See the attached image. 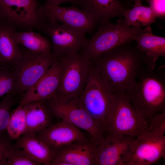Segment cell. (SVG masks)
Instances as JSON below:
<instances>
[{
    "mask_svg": "<svg viewBox=\"0 0 165 165\" xmlns=\"http://www.w3.org/2000/svg\"><path fill=\"white\" fill-rule=\"evenodd\" d=\"M59 61L62 72L56 99L61 102L76 100L85 87L90 61L80 52L67 55Z\"/></svg>",
    "mask_w": 165,
    "mask_h": 165,
    "instance_id": "5b68a950",
    "label": "cell"
},
{
    "mask_svg": "<svg viewBox=\"0 0 165 165\" xmlns=\"http://www.w3.org/2000/svg\"><path fill=\"white\" fill-rule=\"evenodd\" d=\"M148 121L137 111L124 91L113 93L109 134L136 137L144 133Z\"/></svg>",
    "mask_w": 165,
    "mask_h": 165,
    "instance_id": "8992f818",
    "label": "cell"
},
{
    "mask_svg": "<svg viewBox=\"0 0 165 165\" xmlns=\"http://www.w3.org/2000/svg\"><path fill=\"white\" fill-rule=\"evenodd\" d=\"M26 113L24 105H18L10 112L6 131L11 140L16 141L26 130Z\"/></svg>",
    "mask_w": 165,
    "mask_h": 165,
    "instance_id": "cb8c5ba5",
    "label": "cell"
},
{
    "mask_svg": "<svg viewBox=\"0 0 165 165\" xmlns=\"http://www.w3.org/2000/svg\"><path fill=\"white\" fill-rule=\"evenodd\" d=\"M15 31L11 26L0 22V65L13 69L22 54L14 35Z\"/></svg>",
    "mask_w": 165,
    "mask_h": 165,
    "instance_id": "d6986e66",
    "label": "cell"
},
{
    "mask_svg": "<svg viewBox=\"0 0 165 165\" xmlns=\"http://www.w3.org/2000/svg\"><path fill=\"white\" fill-rule=\"evenodd\" d=\"M39 9L46 19L61 22L72 30L85 35L91 33L97 25L90 15L74 6L62 7L45 3Z\"/></svg>",
    "mask_w": 165,
    "mask_h": 165,
    "instance_id": "8fae6325",
    "label": "cell"
},
{
    "mask_svg": "<svg viewBox=\"0 0 165 165\" xmlns=\"http://www.w3.org/2000/svg\"><path fill=\"white\" fill-rule=\"evenodd\" d=\"M56 153L63 147L87 138L80 129L64 120L36 133Z\"/></svg>",
    "mask_w": 165,
    "mask_h": 165,
    "instance_id": "9a60e30c",
    "label": "cell"
},
{
    "mask_svg": "<svg viewBox=\"0 0 165 165\" xmlns=\"http://www.w3.org/2000/svg\"><path fill=\"white\" fill-rule=\"evenodd\" d=\"M104 82L113 93L124 91L144 68L155 69L156 63L136 46L126 43L91 61Z\"/></svg>",
    "mask_w": 165,
    "mask_h": 165,
    "instance_id": "6da1fadb",
    "label": "cell"
},
{
    "mask_svg": "<svg viewBox=\"0 0 165 165\" xmlns=\"http://www.w3.org/2000/svg\"><path fill=\"white\" fill-rule=\"evenodd\" d=\"M122 16H124L127 25L138 28L149 26L156 22L157 17L150 6H143L140 1L134 2V6L131 9L125 8Z\"/></svg>",
    "mask_w": 165,
    "mask_h": 165,
    "instance_id": "7402d4cb",
    "label": "cell"
},
{
    "mask_svg": "<svg viewBox=\"0 0 165 165\" xmlns=\"http://www.w3.org/2000/svg\"><path fill=\"white\" fill-rule=\"evenodd\" d=\"M13 93L6 94L0 102V136L7 134V127L11 108L17 103Z\"/></svg>",
    "mask_w": 165,
    "mask_h": 165,
    "instance_id": "4316f807",
    "label": "cell"
},
{
    "mask_svg": "<svg viewBox=\"0 0 165 165\" xmlns=\"http://www.w3.org/2000/svg\"><path fill=\"white\" fill-rule=\"evenodd\" d=\"M7 165H39L22 148L13 144L7 155Z\"/></svg>",
    "mask_w": 165,
    "mask_h": 165,
    "instance_id": "484cf974",
    "label": "cell"
},
{
    "mask_svg": "<svg viewBox=\"0 0 165 165\" xmlns=\"http://www.w3.org/2000/svg\"><path fill=\"white\" fill-rule=\"evenodd\" d=\"M155 69L144 68L124 91L134 107L147 121L165 111V66Z\"/></svg>",
    "mask_w": 165,
    "mask_h": 165,
    "instance_id": "7a4b0ae2",
    "label": "cell"
},
{
    "mask_svg": "<svg viewBox=\"0 0 165 165\" xmlns=\"http://www.w3.org/2000/svg\"><path fill=\"white\" fill-rule=\"evenodd\" d=\"M14 34L18 43L31 52L38 53H52L51 44L49 40L32 30L15 31Z\"/></svg>",
    "mask_w": 165,
    "mask_h": 165,
    "instance_id": "603a6c76",
    "label": "cell"
},
{
    "mask_svg": "<svg viewBox=\"0 0 165 165\" xmlns=\"http://www.w3.org/2000/svg\"><path fill=\"white\" fill-rule=\"evenodd\" d=\"M144 133L156 137L164 135L165 111L156 114L148 121L147 128Z\"/></svg>",
    "mask_w": 165,
    "mask_h": 165,
    "instance_id": "83f0119b",
    "label": "cell"
},
{
    "mask_svg": "<svg viewBox=\"0 0 165 165\" xmlns=\"http://www.w3.org/2000/svg\"><path fill=\"white\" fill-rule=\"evenodd\" d=\"M40 6L38 0H0V22L18 31L38 30Z\"/></svg>",
    "mask_w": 165,
    "mask_h": 165,
    "instance_id": "ba28073f",
    "label": "cell"
},
{
    "mask_svg": "<svg viewBox=\"0 0 165 165\" xmlns=\"http://www.w3.org/2000/svg\"><path fill=\"white\" fill-rule=\"evenodd\" d=\"M133 40L137 42L136 47L153 62L156 63L160 56L165 58V37L154 35L151 31L135 35Z\"/></svg>",
    "mask_w": 165,
    "mask_h": 165,
    "instance_id": "44dd1931",
    "label": "cell"
},
{
    "mask_svg": "<svg viewBox=\"0 0 165 165\" xmlns=\"http://www.w3.org/2000/svg\"><path fill=\"white\" fill-rule=\"evenodd\" d=\"M45 101L52 115L86 131L94 140L105 137L97 123L76 100L61 102L55 98Z\"/></svg>",
    "mask_w": 165,
    "mask_h": 165,
    "instance_id": "30bf717a",
    "label": "cell"
},
{
    "mask_svg": "<svg viewBox=\"0 0 165 165\" xmlns=\"http://www.w3.org/2000/svg\"><path fill=\"white\" fill-rule=\"evenodd\" d=\"M98 143L91 137L75 141L58 151L53 161L69 165H96Z\"/></svg>",
    "mask_w": 165,
    "mask_h": 165,
    "instance_id": "2e32d148",
    "label": "cell"
},
{
    "mask_svg": "<svg viewBox=\"0 0 165 165\" xmlns=\"http://www.w3.org/2000/svg\"><path fill=\"white\" fill-rule=\"evenodd\" d=\"M151 31L150 26L144 28L130 26L124 20L101 25L92 38H87L80 52L91 61L118 46L130 43L134 35Z\"/></svg>",
    "mask_w": 165,
    "mask_h": 165,
    "instance_id": "277c9868",
    "label": "cell"
},
{
    "mask_svg": "<svg viewBox=\"0 0 165 165\" xmlns=\"http://www.w3.org/2000/svg\"><path fill=\"white\" fill-rule=\"evenodd\" d=\"M83 0H46L45 3L53 6H59L61 3L68 2L73 6H79Z\"/></svg>",
    "mask_w": 165,
    "mask_h": 165,
    "instance_id": "4dcf8cb0",
    "label": "cell"
},
{
    "mask_svg": "<svg viewBox=\"0 0 165 165\" xmlns=\"http://www.w3.org/2000/svg\"><path fill=\"white\" fill-rule=\"evenodd\" d=\"M165 156V136H152L145 133L132 141L125 165H150Z\"/></svg>",
    "mask_w": 165,
    "mask_h": 165,
    "instance_id": "7c38bea8",
    "label": "cell"
},
{
    "mask_svg": "<svg viewBox=\"0 0 165 165\" xmlns=\"http://www.w3.org/2000/svg\"><path fill=\"white\" fill-rule=\"evenodd\" d=\"M113 95L103 81L97 67L90 61L85 87L76 100L97 123L104 137L109 134Z\"/></svg>",
    "mask_w": 165,
    "mask_h": 165,
    "instance_id": "3957f363",
    "label": "cell"
},
{
    "mask_svg": "<svg viewBox=\"0 0 165 165\" xmlns=\"http://www.w3.org/2000/svg\"><path fill=\"white\" fill-rule=\"evenodd\" d=\"M16 83L15 70L0 65V98L9 93L14 94Z\"/></svg>",
    "mask_w": 165,
    "mask_h": 165,
    "instance_id": "d4e9b609",
    "label": "cell"
},
{
    "mask_svg": "<svg viewBox=\"0 0 165 165\" xmlns=\"http://www.w3.org/2000/svg\"><path fill=\"white\" fill-rule=\"evenodd\" d=\"M79 6L99 25L110 22L113 17L122 16L125 9L119 0H83Z\"/></svg>",
    "mask_w": 165,
    "mask_h": 165,
    "instance_id": "e0dca14e",
    "label": "cell"
},
{
    "mask_svg": "<svg viewBox=\"0 0 165 165\" xmlns=\"http://www.w3.org/2000/svg\"><path fill=\"white\" fill-rule=\"evenodd\" d=\"M135 138L109 134L99 141L96 165H125Z\"/></svg>",
    "mask_w": 165,
    "mask_h": 165,
    "instance_id": "4fadbf2b",
    "label": "cell"
},
{
    "mask_svg": "<svg viewBox=\"0 0 165 165\" xmlns=\"http://www.w3.org/2000/svg\"><path fill=\"white\" fill-rule=\"evenodd\" d=\"M150 7L157 17H163L165 15V0H149Z\"/></svg>",
    "mask_w": 165,
    "mask_h": 165,
    "instance_id": "f546056e",
    "label": "cell"
},
{
    "mask_svg": "<svg viewBox=\"0 0 165 165\" xmlns=\"http://www.w3.org/2000/svg\"><path fill=\"white\" fill-rule=\"evenodd\" d=\"M38 30L50 38L52 53L57 61L67 55L80 52L87 39L85 35L51 20H42Z\"/></svg>",
    "mask_w": 165,
    "mask_h": 165,
    "instance_id": "9c48e42d",
    "label": "cell"
},
{
    "mask_svg": "<svg viewBox=\"0 0 165 165\" xmlns=\"http://www.w3.org/2000/svg\"><path fill=\"white\" fill-rule=\"evenodd\" d=\"M61 72V63L56 60L36 83L21 95L18 105H23L33 101L57 98Z\"/></svg>",
    "mask_w": 165,
    "mask_h": 165,
    "instance_id": "5bb4252c",
    "label": "cell"
},
{
    "mask_svg": "<svg viewBox=\"0 0 165 165\" xmlns=\"http://www.w3.org/2000/svg\"><path fill=\"white\" fill-rule=\"evenodd\" d=\"M15 144L23 149L39 165H51L56 153L35 133H25Z\"/></svg>",
    "mask_w": 165,
    "mask_h": 165,
    "instance_id": "ac0fdd59",
    "label": "cell"
},
{
    "mask_svg": "<svg viewBox=\"0 0 165 165\" xmlns=\"http://www.w3.org/2000/svg\"><path fill=\"white\" fill-rule=\"evenodd\" d=\"M133 1H134V2H136L137 1H142V0H132ZM146 1H147L148 2L149 0H146Z\"/></svg>",
    "mask_w": 165,
    "mask_h": 165,
    "instance_id": "1f68e13d",
    "label": "cell"
},
{
    "mask_svg": "<svg viewBox=\"0 0 165 165\" xmlns=\"http://www.w3.org/2000/svg\"><path fill=\"white\" fill-rule=\"evenodd\" d=\"M7 134L0 136V165H7V152L13 144Z\"/></svg>",
    "mask_w": 165,
    "mask_h": 165,
    "instance_id": "f1b7e54d",
    "label": "cell"
},
{
    "mask_svg": "<svg viewBox=\"0 0 165 165\" xmlns=\"http://www.w3.org/2000/svg\"><path fill=\"white\" fill-rule=\"evenodd\" d=\"M23 105L26 113L25 133L36 134L52 124V115L45 101H33Z\"/></svg>",
    "mask_w": 165,
    "mask_h": 165,
    "instance_id": "ffe728a7",
    "label": "cell"
},
{
    "mask_svg": "<svg viewBox=\"0 0 165 165\" xmlns=\"http://www.w3.org/2000/svg\"><path fill=\"white\" fill-rule=\"evenodd\" d=\"M21 51V57L14 68L17 77L14 94L21 96L34 85L56 61L52 53H38L26 49Z\"/></svg>",
    "mask_w": 165,
    "mask_h": 165,
    "instance_id": "52a82bcc",
    "label": "cell"
}]
</instances>
